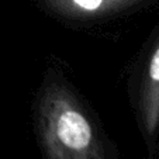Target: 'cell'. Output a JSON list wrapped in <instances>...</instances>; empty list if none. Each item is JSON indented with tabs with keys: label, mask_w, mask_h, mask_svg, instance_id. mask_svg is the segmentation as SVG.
I'll return each mask as SVG.
<instances>
[{
	"label": "cell",
	"mask_w": 159,
	"mask_h": 159,
	"mask_svg": "<svg viewBox=\"0 0 159 159\" xmlns=\"http://www.w3.org/2000/svg\"><path fill=\"white\" fill-rule=\"evenodd\" d=\"M45 159H114L100 129L65 83L51 80L38 106Z\"/></svg>",
	"instance_id": "1"
},
{
	"label": "cell",
	"mask_w": 159,
	"mask_h": 159,
	"mask_svg": "<svg viewBox=\"0 0 159 159\" xmlns=\"http://www.w3.org/2000/svg\"><path fill=\"white\" fill-rule=\"evenodd\" d=\"M141 118L148 135H153L159 124V42L151 54L141 89Z\"/></svg>",
	"instance_id": "2"
},
{
	"label": "cell",
	"mask_w": 159,
	"mask_h": 159,
	"mask_svg": "<svg viewBox=\"0 0 159 159\" xmlns=\"http://www.w3.org/2000/svg\"><path fill=\"white\" fill-rule=\"evenodd\" d=\"M58 13L70 17H94L127 9L139 0H45Z\"/></svg>",
	"instance_id": "3"
}]
</instances>
